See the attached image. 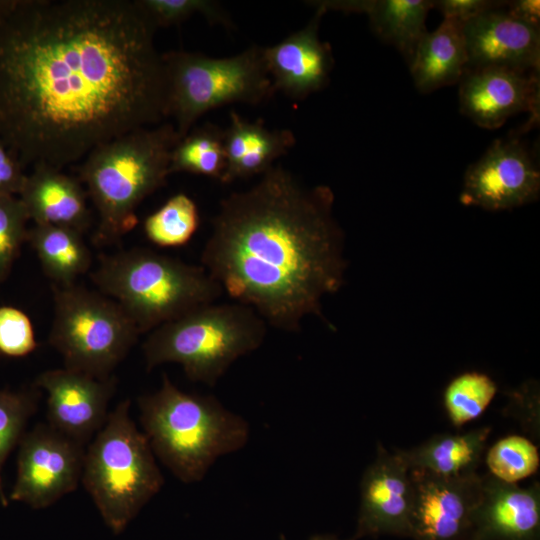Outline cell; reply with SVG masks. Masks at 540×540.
I'll return each instance as SVG.
<instances>
[{
  "label": "cell",
  "instance_id": "1",
  "mask_svg": "<svg viewBox=\"0 0 540 540\" xmlns=\"http://www.w3.org/2000/svg\"><path fill=\"white\" fill-rule=\"evenodd\" d=\"M155 31L135 0H0V139L24 169L163 123Z\"/></svg>",
  "mask_w": 540,
  "mask_h": 540
},
{
  "label": "cell",
  "instance_id": "2",
  "mask_svg": "<svg viewBox=\"0 0 540 540\" xmlns=\"http://www.w3.org/2000/svg\"><path fill=\"white\" fill-rule=\"evenodd\" d=\"M333 204L328 186H306L273 166L222 199L201 266L267 325L298 331L305 317L323 318V298L344 284V235Z\"/></svg>",
  "mask_w": 540,
  "mask_h": 540
},
{
  "label": "cell",
  "instance_id": "3",
  "mask_svg": "<svg viewBox=\"0 0 540 540\" xmlns=\"http://www.w3.org/2000/svg\"><path fill=\"white\" fill-rule=\"evenodd\" d=\"M140 422L154 455L182 482L201 481L214 462L245 446L249 425L214 396L180 390L166 374L138 398Z\"/></svg>",
  "mask_w": 540,
  "mask_h": 540
},
{
  "label": "cell",
  "instance_id": "4",
  "mask_svg": "<svg viewBox=\"0 0 540 540\" xmlns=\"http://www.w3.org/2000/svg\"><path fill=\"white\" fill-rule=\"evenodd\" d=\"M179 140L174 124L165 122L118 136L86 155L79 172L98 213V246L118 242L136 226V209L165 184Z\"/></svg>",
  "mask_w": 540,
  "mask_h": 540
},
{
  "label": "cell",
  "instance_id": "5",
  "mask_svg": "<svg viewBox=\"0 0 540 540\" xmlns=\"http://www.w3.org/2000/svg\"><path fill=\"white\" fill-rule=\"evenodd\" d=\"M91 280L99 292L121 306L140 334L223 294L202 266L138 247L102 255Z\"/></svg>",
  "mask_w": 540,
  "mask_h": 540
},
{
  "label": "cell",
  "instance_id": "6",
  "mask_svg": "<svg viewBox=\"0 0 540 540\" xmlns=\"http://www.w3.org/2000/svg\"><path fill=\"white\" fill-rule=\"evenodd\" d=\"M266 331L249 306L205 304L149 332L142 346L146 367L177 363L191 381L214 386L237 359L262 345Z\"/></svg>",
  "mask_w": 540,
  "mask_h": 540
},
{
  "label": "cell",
  "instance_id": "7",
  "mask_svg": "<svg viewBox=\"0 0 540 540\" xmlns=\"http://www.w3.org/2000/svg\"><path fill=\"white\" fill-rule=\"evenodd\" d=\"M126 399L108 414L86 448L81 483L106 526L120 534L161 490L163 475Z\"/></svg>",
  "mask_w": 540,
  "mask_h": 540
},
{
  "label": "cell",
  "instance_id": "8",
  "mask_svg": "<svg viewBox=\"0 0 540 540\" xmlns=\"http://www.w3.org/2000/svg\"><path fill=\"white\" fill-rule=\"evenodd\" d=\"M262 49L252 45L223 58L187 51L162 54L168 117L174 118L180 139L210 110L232 103L259 105L273 96Z\"/></svg>",
  "mask_w": 540,
  "mask_h": 540
},
{
  "label": "cell",
  "instance_id": "9",
  "mask_svg": "<svg viewBox=\"0 0 540 540\" xmlns=\"http://www.w3.org/2000/svg\"><path fill=\"white\" fill-rule=\"evenodd\" d=\"M49 344L64 367L107 379L127 356L140 332L121 306L102 294L71 284L53 285Z\"/></svg>",
  "mask_w": 540,
  "mask_h": 540
},
{
  "label": "cell",
  "instance_id": "10",
  "mask_svg": "<svg viewBox=\"0 0 540 540\" xmlns=\"http://www.w3.org/2000/svg\"><path fill=\"white\" fill-rule=\"evenodd\" d=\"M12 501L45 509L81 482L86 446L39 423L20 440Z\"/></svg>",
  "mask_w": 540,
  "mask_h": 540
},
{
  "label": "cell",
  "instance_id": "11",
  "mask_svg": "<svg viewBox=\"0 0 540 540\" xmlns=\"http://www.w3.org/2000/svg\"><path fill=\"white\" fill-rule=\"evenodd\" d=\"M540 171L527 146L514 137L497 139L465 174L460 202L485 210H509L534 202Z\"/></svg>",
  "mask_w": 540,
  "mask_h": 540
},
{
  "label": "cell",
  "instance_id": "12",
  "mask_svg": "<svg viewBox=\"0 0 540 540\" xmlns=\"http://www.w3.org/2000/svg\"><path fill=\"white\" fill-rule=\"evenodd\" d=\"M413 502L409 537L414 540H466L480 500L482 477H441L410 469Z\"/></svg>",
  "mask_w": 540,
  "mask_h": 540
},
{
  "label": "cell",
  "instance_id": "13",
  "mask_svg": "<svg viewBox=\"0 0 540 540\" xmlns=\"http://www.w3.org/2000/svg\"><path fill=\"white\" fill-rule=\"evenodd\" d=\"M461 113L479 127L496 129L508 118L529 112L539 119L540 78L537 70L488 66L466 69L459 81Z\"/></svg>",
  "mask_w": 540,
  "mask_h": 540
},
{
  "label": "cell",
  "instance_id": "14",
  "mask_svg": "<svg viewBox=\"0 0 540 540\" xmlns=\"http://www.w3.org/2000/svg\"><path fill=\"white\" fill-rule=\"evenodd\" d=\"M116 378L100 379L67 369L46 370L34 385L47 394V424L86 446L104 425Z\"/></svg>",
  "mask_w": 540,
  "mask_h": 540
},
{
  "label": "cell",
  "instance_id": "15",
  "mask_svg": "<svg viewBox=\"0 0 540 540\" xmlns=\"http://www.w3.org/2000/svg\"><path fill=\"white\" fill-rule=\"evenodd\" d=\"M413 502L410 469L396 451L378 445L374 462L360 483V506L354 540L381 534L409 537Z\"/></svg>",
  "mask_w": 540,
  "mask_h": 540
},
{
  "label": "cell",
  "instance_id": "16",
  "mask_svg": "<svg viewBox=\"0 0 540 540\" xmlns=\"http://www.w3.org/2000/svg\"><path fill=\"white\" fill-rule=\"evenodd\" d=\"M313 7L315 14L306 26L262 49L275 91L299 101L327 86L334 63L329 44L321 41L318 34L326 11Z\"/></svg>",
  "mask_w": 540,
  "mask_h": 540
},
{
  "label": "cell",
  "instance_id": "17",
  "mask_svg": "<svg viewBox=\"0 0 540 540\" xmlns=\"http://www.w3.org/2000/svg\"><path fill=\"white\" fill-rule=\"evenodd\" d=\"M466 540H540L539 483L521 488L483 476Z\"/></svg>",
  "mask_w": 540,
  "mask_h": 540
},
{
  "label": "cell",
  "instance_id": "18",
  "mask_svg": "<svg viewBox=\"0 0 540 540\" xmlns=\"http://www.w3.org/2000/svg\"><path fill=\"white\" fill-rule=\"evenodd\" d=\"M467 68L488 66L540 70V29L511 17L504 7L463 26Z\"/></svg>",
  "mask_w": 540,
  "mask_h": 540
},
{
  "label": "cell",
  "instance_id": "19",
  "mask_svg": "<svg viewBox=\"0 0 540 540\" xmlns=\"http://www.w3.org/2000/svg\"><path fill=\"white\" fill-rule=\"evenodd\" d=\"M18 197L35 224L67 227L82 234L90 225L87 192L60 169L33 166Z\"/></svg>",
  "mask_w": 540,
  "mask_h": 540
},
{
  "label": "cell",
  "instance_id": "20",
  "mask_svg": "<svg viewBox=\"0 0 540 540\" xmlns=\"http://www.w3.org/2000/svg\"><path fill=\"white\" fill-rule=\"evenodd\" d=\"M296 138L289 129H268L262 121L250 122L231 111L224 130L226 168L221 183L264 174L273 163L286 155Z\"/></svg>",
  "mask_w": 540,
  "mask_h": 540
},
{
  "label": "cell",
  "instance_id": "21",
  "mask_svg": "<svg viewBox=\"0 0 540 540\" xmlns=\"http://www.w3.org/2000/svg\"><path fill=\"white\" fill-rule=\"evenodd\" d=\"M463 26L457 20L444 18L436 30L427 32L419 42L409 68L421 93L461 80L468 61Z\"/></svg>",
  "mask_w": 540,
  "mask_h": 540
},
{
  "label": "cell",
  "instance_id": "22",
  "mask_svg": "<svg viewBox=\"0 0 540 540\" xmlns=\"http://www.w3.org/2000/svg\"><path fill=\"white\" fill-rule=\"evenodd\" d=\"M431 8H434L432 0H341L338 3L341 12L366 14L374 33L395 46L408 64L428 32L425 23Z\"/></svg>",
  "mask_w": 540,
  "mask_h": 540
},
{
  "label": "cell",
  "instance_id": "23",
  "mask_svg": "<svg viewBox=\"0 0 540 540\" xmlns=\"http://www.w3.org/2000/svg\"><path fill=\"white\" fill-rule=\"evenodd\" d=\"M489 427L462 434H437L410 450H397L409 469H420L441 477L476 473L485 451Z\"/></svg>",
  "mask_w": 540,
  "mask_h": 540
},
{
  "label": "cell",
  "instance_id": "24",
  "mask_svg": "<svg viewBox=\"0 0 540 540\" xmlns=\"http://www.w3.org/2000/svg\"><path fill=\"white\" fill-rule=\"evenodd\" d=\"M83 234L67 227L35 224L27 240L35 250L44 273L53 285L67 286L86 273L91 253Z\"/></svg>",
  "mask_w": 540,
  "mask_h": 540
},
{
  "label": "cell",
  "instance_id": "25",
  "mask_svg": "<svg viewBox=\"0 0 540 540\" xmlns=\"http://www.w3.org/2000/svg\"><path fill=\"white\" fill-rule=\"evenodd\" d=\"M225 168L224 130L206 123L190 130L175 145L169 173L186 172L221 181Z\"/></svg>",
  "mask_w": 540,
  "mask_h": 540
},
{
  "label": "cell",
  "instance_id": "26",
  "mask_svg": "<svg viewBox=\"0 0 540 540\" xmlns=\"http://www.w3.org/2000/svg\"><path fill=\"white\" fill-rule=\"evenodd\" d=\"M199 223L194 200L178 193L145 219L144 232L149 241L160 247H180L191 240Z\"/></svg>",
  "mask_w": 540,
  "mask_h": 540
},
{
  "label": "cell",
  "instance_id": "27",
  "mask_svg": "<svg viewBox=\"0 0 540 540\" xmlns=\"http://www.w3.org/2000/svg\"><path fill=\"white\" fill-rule=\"evenodd\" d=\"M498 390L487 374L470 371L453 378L444 390L443 402L455 427L478 418L489 406Z\"/></svg>",
  "mask_w": 540,
  "mask_h": 540
},
{
  "label": "cell",
  "instance_id": "28",
  "mask_svg": "<svg viewBox=\"0 0 540 540\" xmlns=\"http://www.w3.org/2000/svg\"><path fill=\"white\" fill-rule=\"evenodd\" d=\"M40 389L35 385L21 391H0V501L7 505L2 484V466L11 450L20 442L28 420L38 407Z\"/></svg>",
  "mask_w": 540,
  "mask_h": 540
},
{
  "label": "cell",
  "instance_id": "29",
  "mask_svg": "<svg viewBox=\"0 0 540 540\" xmlns=\"http://www.w3.org/2000/svg\"><path fill=\"white\" fill-rule=\"evenodd\" d=\"M539 462L537 447L520 435L500 439L486 454L490 475L506 483H516L531 476L537 471Z\"/></svg>",
  "mask_w": 540,
  "mask_h": 540
},
{
  "label": "cell",
  "instance_id": "30",
  "mask_svg": "<svg viewBox=\"0 0 540 540\" xmlns=\"http://www.w3.org/2000/svg\"><path fill=\"white\" fill-rule=\"evenodd\" d=\"M157 29L177 25L194 15L203 16L211 25L233 28L229 13L212 0H135Z\"/></svg>",
  "mask_w": 540,
  "mask_h": 540
},
{
  "label": "cell",
  "instance_id": "31",
  "mask_svg": "<svg viewBox=\"0 0 540 540\" xmlns=\"http://www.w3.org/2000/svg\"><path fill=\"white\" fill-rule=\"evenodd\" d=\"M27 211L18 196L0 194V282L10 274L27 240Z\"/></svg>",
  "mask_w": 540,
  "mask_h": 540
},
{
  "label": "cell",
  "instance_id": "32",
  "mask_svg": "<svg viewBox=\"0 0 540 540\" xmlns=\"http://www.w3.org/2000/svg\"><path fill=\"white\" fill-rule=\"evenodd\" d=\"M37 348L30 318L12 306L0 307V354L24 357Z\"/></svg>",
  "mask_w": 540,
  "mask_h": 540
},
{
  "label": "cell",
  "instance_id": "33",
  "mask_svg": "<svg viewBox=\"0 0 540 540\" xmlns=\"http://www.w3.org/2000/svg\"><path fill=\"white\" fill-rule=\"evenodd\" d=\"M434 8L438 9L444 18L454 19L461 23L505 6L506 1L495 0H436Z\"/></svg>",
  "mask_w": 540,
  "mask_h": 540
},
{
  "label": "cell",
  "instance_id": "34",
  "mask_svg": "<svg viewBox=\"0 0 540 540\" xmlns=\"http://www.w3.org/2000/svg\"><path fill=\"white\" fill-rule=\"evenodd\" d=\"M15 155L0 139V194L18 196L27 174Z\"/></svg>",
  "mask_w": 540,
  "mask_h": 540
},
{
  "label": "cell",
  "instance_id": "35",
  "mask_svg": "<svg viewBox=\"0 0 540 540\" xmlns=\"http://www.w3.org/2000/svg\"><path fill=\"white\" fill-rule=\"evenodd\" d=\"M504 10L516 20L540 29V1L513 0L506 1Z\"/></svg>",
  "mask_w": 540,
  "mask_h": 540
},
{
  "label": "cell",
  "instance_id": "36",
  "mask_svg": "<svg viewBox=\"0 0 540 540\" xmlns=\"http://www.w3.org/2000/svg\"><path fill=\"white\" fill-rule=\"evenodd\" d=\"M280 539L281 540H287L285 538V536H283V535L280 536ZM309 540H340V539L337 538L334 535H314ZM348 540H354V539L351 538V539H348Z\"/></svg>",
  "mask_w": 540,
  "mask_h": 540
}]
</instances>
